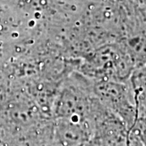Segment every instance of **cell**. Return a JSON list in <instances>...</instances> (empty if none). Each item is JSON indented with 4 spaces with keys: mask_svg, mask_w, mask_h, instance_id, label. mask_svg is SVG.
<instances>
[{
    "mask_svg": "<svg viewBox=\"0 0 146 146\" xmlns=\"http://www.w3.org/2000/svg\"><path fill=\"white\" fill-rule=\"evenodd\" d=\"M0 146H3V145H1V144H0Z\"/></svg>",
    "mask_w": 146,
    "mask_h": 146,
    "instance_id": "obj_1",
    "label": "cell"
}]
</instances>
